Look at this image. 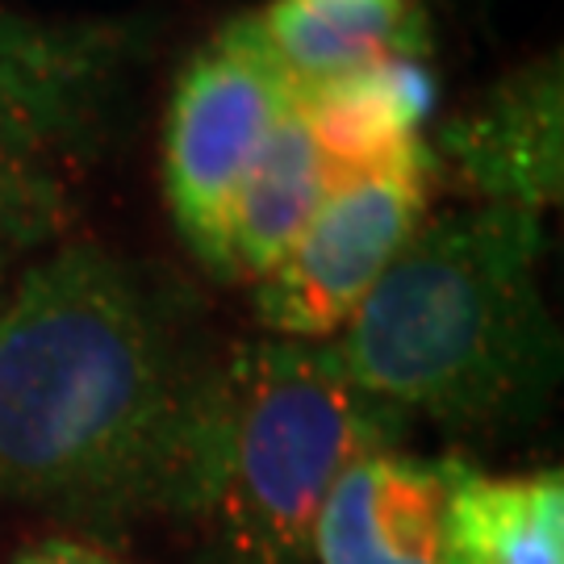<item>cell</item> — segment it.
Wrapping results in <instances>:
<instances>
[{
  "label": "cell",
  "mask_w": 564,
  "mask_h": 564,
  "mask_svg": "<svg viewBox=\"0 0 564 564\" xmlns=\"http://www.w3.org/2000/svg\"><path fill=\"white\" fill-rule=\"evenodd\" d=\"M9 564H126V561H118L105 547L80 544V540H42V544L21 547Z\"/></svg>",
  "instance_id": "cell-13"
},
{
  "label": "cell",
  "mask_w": 564,
  "mask_h": 564,
  "mask_svg": "<svg viewBox=\"0 0 564 564\" xmlns=\"http://www.w3.org/2000/svg\"><path fill=\"white\" fill-rule=\"evenodd\" d=\"M435 176L431 147L423 142H410L393 160L347 176L293 242V251L256 281L263 330L302 343L335 339L368 289L426 223Z\"/></svg>",
  "instance_id": "cell-6"
},
{
  "label": "cell",
  "mask_w": 564,
  "mask_h": 564,
  "mask_svg": "<svg viewBox=\"0 0 564 564\" xmlns=\"http://www.w3.org/2000/svg\"><path fill=\"white\" fill-rule=\"evenodd\" d=\"M126 46L109 25L0 13V256L59 239L101 160Z\"/></svg>",
  "instance_id": "cell-4"
},
{
  "label": "cell",
  "mask_w": 564,
  "mask_h": 564,
  "mask_svg": "<svg viewBox=\"0 0 564 564\" xmlns=\"http://www.w3.org/2000/svg\"><path fill=\"white\" fill-rule=\"evenodd\" d=\"M0 289H4V256H0Z\"/></svg>",
  "instance_id": "cell-14"
},
{
  "label": "cell",
  "mask_w": 564,
  "mask_h": 564,
  "mask_svg": "<svg viewBox=\"0 0 564 564\" xmlns=\"http://www.w3.org/2000/svg\"><path fill=\"white\" fill-rule=\"evenodd\" d=\"M297 101L256 13L223 25L184 63L163 130V188L188 251L230 281L235 197L276 121Z\"/></svg>",
  "instance_id": "cell-5"
},
{
  "label": "cell",
  "mask_w": 564,
  "mask_h": 564,
  "mask_svg": "<svg viewBox=\"0 0 564 564\" xmlns=\"http://www.w3.org/2000/svg\"><path fill=\"white\" fill-rule=\"evenodd\" d=\"M440 97L426 55H393L335 80L297 84V113L343 176L368 172L419 142Z\"/></svg>",
  "instance_id": "cell-9"
},
{
  "label": "cell",
  "mask_w": 564,
  "mask_h": 564,
  "mask_svg": "<svg viewBox=\"0 0 564 564\" xmlns=\"http://www.w3.org/2000/svg\"><path fill=\"white\" fill-rule=\"evenodd\" d=\"M464 456L368 452L330 485L310 556L318 564H464Z\"/></svg>",
  "instance_id": "cell-7"
},
{
  "label": "cell",
  "mask_w": 564,
  "mask_h": 564,
  "mask_svg": "<svg viewBox=\"0 0 564 564\" xmlns=\"http://www.w3.org/2000/svg\"><path fill=\"white\" fill-rule=\"evenodd\" d=\"M347 176L323 155L293 101L239 184L230 214V281H263Z\"/></svg>",
  "instance_id": "cell-10"
},
{
  "label": "cell",
  "mask_w": 564,
  "mask_h": 564,
  "mask_svg": "<svg viewBox=\"0 0 564 564\" xmlns=\"http://www.w3.org/2000/svg\"><path fill=\"white\" fill-rule=\"evenodd\" d=\"M540 214L473 205L431 218L330 339L368 398L456 431L523 426L561 381Z\"/></svg>",
  "instance_id": "cell-2"
},
{
  "label": "cell",
  "mask_w": 564,
  "mask_h": 564,
  "mask_svg": "<svg viewBox=\"0 0 564 564\" xmlns=\"http://www.w3.org/2000/svg\"><path fill=\"white\" fill-rule=\"evenodd\" d=\"M561 59L523 63L440 130L435 172L481 205L544 214L561 197L564 121Z\"/></svg>",
  "instance_id": "cell-8"
},
{
  "label": "cell",
  "mask_w": 564,
  "mask_h": 564,
  "mask_svg": "<svg viewBox=\"0 0 564 564\" xmlns=\"http://www.w3.org/2000/svg\"><path fill=\"white\" fill-rule=\"evenodd\" d=\"M202 377L142 272L55 251L0 302V502L88 527L167 510Z\"/></svg>",
  "instance_id": "cell-1"
},
{
  "label": "cell",
  "mask_w": 564,
  "mask_h": 564,
  "mask_svg": "<svg viewBox=\"0 0 564 564\" xmlns=\"http://www.w3.org/2000/svg\"><path fill=\"white\" fill-rule=\"evenodd\" d=\"M402 431L330 343H239L205 364L167 514L197 564H310L330 485L368 452L398 447Z\"/></svg>",
  "instance_id": "cell-3"
},
{
  "label": "cell",
  "mask_w": 564,
  "mask_h": 564,
  "mask_svg": "<svg viewBox=\"0 0 564 564\" xmlns=\"http://www.w3.org/2000/svg\"><path fill=\"white\" fill-rule=\"evenodd\" d=\"M456 514L464 564H564L561 468L510 477L468 468Z\"/></svg>",
  "instance_id": "cell-12"
},
{
  "label": "cell",
  "mask_w": 564,
  "mask_h": 564,
  "mask_svg": "<svg viewBox=\"0 0 564 564\" xmlns=\"http://www.w3.org/2000/svg\"><path fill=\"white\" fill-rule=\"evenodd\" d=\"M256 25L293 84L335 80L431 46L419 0H276L256 13Z\"/></svg>",
  "instance_id": "cell-11"
}]
</instances>
